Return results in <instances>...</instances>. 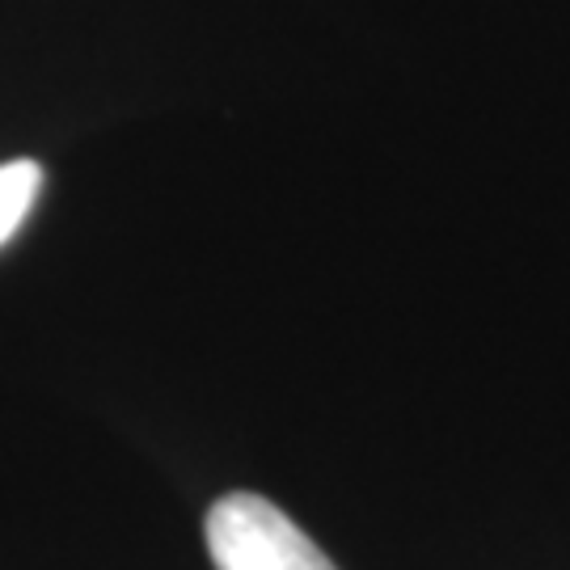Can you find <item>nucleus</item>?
I'll return each instance as SVG.
<instances>
[{
	"label": "nucleus",
	"mask_w": 570,
	"mask_h": 570,
	"mask_svg": "<svg viewBox=\"0 0 570 570\" xmlns=\"http://www.w3.org/2000/svg\"><path fill=\"white\" fill-rule=\"evenodd\" d=\"M42 165L39 161H9L0 165V245L9 242L30 216V207L39 199Z\"/></svg>",
	"instance_id": "2"
},
{
	"label": "nucleus",
	"mask_w": 570,
	"mask_h": 570,
	"mask_svg": "<svg viewBox=\"0 0 570 570\" xmlns=\"http://www.w3.org/2000/svg\"><path fill=\"white\" fill-rule=\"evenodd\" d=\"M207 553L216 570H334L301 524L254 490H233L207 511Z\"/></svg>",
	"instance_id": "1"
}]
</instances>
